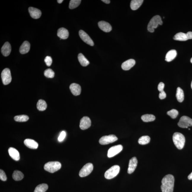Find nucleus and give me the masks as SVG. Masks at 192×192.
Wrapping results in <instances>:
<instances>
[{"mask_svg": "<svg viewBox=\"0 0 192 192\" xmlns=\"http://www.w3.org/2000/svg\"><path fill=\"white\" fill-rule=\"evenodd\" d=\"M174 177L171 174L167 175L161 181V189L162 192H173Z\"/></svg>", "mask_w": 192, "mask_h": 192, "instance_id": "obj_1", "label": "nucleus"}, {"mask_svg": "<svg viewBox=\"0 0 192 192\" xmlns=\"http://www.w3.org/2000/svg\"><path fill=\"white\" fill-rule=\"evenodd\" d=\"M173 140L174 144L179 150L184 148L185 139L183 134L179 132H175L173 134Z\"/></svg>", "mask_w": 192, "mask_h": 192, "instance_id": "obj_2", "label": "nucleus"}, {"mask_svg": "<svg viewBox=\"0 0 192 192\" xmlns=\"http://www.w3.org/2000/svg\"><path fill=\"white\" fill-rule=\"evenodd\" d=\"M163 22L160 16L155 15L152 18L149 23L147 26L148 31L150 33H153L154 29L158 27V25H162Z\"/></svg>", "mask_w": 192, "mask_h": 192, "instance_id": "obj_3", "label": "nucleus"}, {"mask_svg": "<svg viewBox=\"0 0 192 192\" xmlns=\"http://www.w3.org/2000/svg\"><path fill=\"white\" fill-rule=\"evenodd\" d=\"M61 167V164L58 161H50L44 166V169L50 173H54L60 170Z\"/></svg>", "mask_w": 192, "mask_h": 192, "instance_id": "obj_4", "label": "nucleus"}, {"mask_svg": "<svg viewBox=\"0 0 192 192\" xmlns=\"http://www.w3.org/2000/svg\"><path fill=\"white\" fill-rule=\"evenodd\" d=\"M120 170V166L118 165H115L107 170L105 173V177L107 179L114 178L118 174Z\"/></svg>", "mask_w": 192, "mask_h": 192, "instance_id": "obj_5", "label": "nucleus"}, {"mask_svg": "<svg viewBox=\"0 0 192 192\" xmlns=\"http://www.w3.org/2000/svg\"><path fill=\"white\" fill-rule=\"evenodd\" d=\"M1 78L4 85H7L9 84L12 79L10 70L8 68L4 69L1 73Z\"/></svg>", "mask_w": 192, "mask_h": 192, "instance_id": "obj_6", "label": "nucleus"}, {"mask_svg": "<svg viewBox=\"0 0 192 192\" xmlns=\"http://www.w3.org/2000/svg\"><path fill=\"white\" fill-rule=\"evenodd\" d=\"M93 169V166L92 163H87L80 170L79 173V175L81 177L87 176L91 173Z\"/></svg>", "mask_w": 192, "mask_h": 192, "instance_id": "obj_7", "label": "nucleus"}, {"mask_svg": "<svg viewBox=\"0 0 192 192\" xmlns=\"http://www.w3.org/2000/svg\"><path fill=\"white\" fill-rule=\"evenodd\" d=\"M178 125L181 128H188V127L192 126V119L187 116H183L180 118Z\"/></svg>", "mask_w": 192, "mask_h": 192, "instance_id": "obj_8", "label": "nucleus"}, {"mask_svg": "<svg viewBox=\"0 0 192 192\" xmlns=\"http://www.w3.org/2000/svg\"><path fill=\"white\" fill-rule=\"evenodd\" d=\"M118 138L113 134H111L109 136H103L100 138L99 142L101 145H106L109 143L114 142L118 140Z\"/></svg>", "mask_w": 192, "mask_h": 192, "instance_id": "obj_9", "label": "nucleus"}, {"mask_svg": "<svg viewBox=\"0 0 192 192\" xmlns=\"http://www.w3.org/2000/svg\"><path fill=\"white\" fill-rule=\"evenodd\" d=\"M123 150V147L121 145H118L111 147L107 152V157L112 158L120 153Z\"/></svg>", "mask_w": 192, "mask_h": 192, "instance_id": "obj_10", "label": "nucleus"}, {"mask_svg": "<svg viewBox=\"0 0 192 192\" xmlns=\"http://www.w3.org/2000/svg\"><path fill=\"white\" fill-rule=\"evenodd\" d=\"M79 33L80 38L84 42L91 46L94 45V43L92 39L83 30H80Z\"/></svg>", "mask_w": 192, "mask_h": 192, "instance_id": "obj_11", "label": "nucleus"}, {"mask_svg": "<svg viewBox=\"0 0 192 192\" xmlns=\"http://www.w3.org/2000/svg\"><path fill=\"white\" fill-rule=\"evenodd\" d=\"M91 121L90 118L87 116H84L81 119L80 127L81 129L85 130L90 127Z\"/></svg>", "mask_w": 192, "mask_h": 192, "instance_id": "obj_12", "label": "nucleus"}, {"mask_svg": "<svg viewBox=\"0 0 192 192\" xmlns=\"http://www.w3.org/2000/svg\"><path fill=\"white\" fill-rule=\"evenodd\" d=\"M138 161L136 157H134L129 161L128 167L127 172L129 174L133 173L137 166Z\"/></svg>", "mask_w": 192, "mask_h": 192, "instance_id": "obj_13", "label": "nucleus"}, {"mask_svg": "<svg viewBox=\"0 0 192 192\" xmlns=\"http://www.w3.org/2000/svg\"><path fill=\"white\" fill-rule=\"evenodd\" d=\"M98 25L100 29L106 33H109L112 31V27L108 23L105 21H100Z\"/></svg>", "mask_w": 192, "mask_h": 192, "instance_id": "obj_14", "label": "nucleus"}, {"mask_svg": "<svg viewBox=\"0 0 192 192\" xmlns=\"http://www.w3.org/2000/svg\"><path fill=\"white\" fill-rule=\"evenodd\" d=\"M28 12L31 17L34 19L39 18L42 14L41 11L39 9L32 7L28 8Z\"/></svg>", "mask_w": 192, "mask_h": 192, "instance_id": "obj_15", "label": "nucleus"}, {"mask_svg": "<svg viewBox=\"0 0 192 192\" xmlns=\"http://www.w3.org/2000/svg\"><path fill=\"white\" fill-rule=\"evenodd\" d=\"M69 89L71 92L75 96H78L80 94L81 92V88L79 84L72 83L70 85Z\"/></svg>", "mask_w": 192, "mask_h": 192, "instance_id": "obj_16", "label": "nucleus"}, {"mask_svg": "<svg viewBox=\"0 0 192 192\" xmlns=\"http://www.w3.org/2000/svg\"><path fill=\"white\" fill-rule=\"evenodd\" d=\"M135 61L134 59H130L124 62L122 64L121 67L124 70H129L135 65Z\"/></svg>", "mask_w": 192, "mask_h": 192, "instance_id": "obj_17", "label": "nucleus"}, {"mask_svg": "<svg viewBox=\"0 0 192 192\" xmlns=\"http://www.w3.org/2000/svg\"><path fill=\"white\" fill-rule=\"evenodd\" d=\"M11 51V46L9 43L7 42L4 44L1 48V52L4 56H8Z\"/></svg>", "mask_w": 192, "mask_h": 192, "instance_id": "obj_18", "label": "nucleus"}, {"mask_svg": "<svg viewBox=\"0 0 192 192\" xmlns=\"http://www.w3.org/2000/svg\"><path fill=\"white\" fill-rule=\"evenodd\" d=\"M25 145L28 148L32 149H36L38 148L39 145L37 142L33 139H26L24 141Z\"/></svg>", "mask_w": 192, "mask_h": 192, "instance_id": "obj_19", "label": "nucleus"}, {"mask_svg": "<svg viewBox=\"0 0 192 192\" xmlns=\"http://www.w3.org/2000/svg\"><path fill=\"white\" fill-rule=\"evenodd\" d=\"M57 35L60 39H66L69 37V32L66 28H62L58 30Z\"/></svg>", "mask_w": 192, "mask_h": 192, "instance_id": "obj_20", "label": "nucleus"}, {"mask_svg": "<svg viewBox=\"0 0 192 192\" xmlns=\"http://www.w3.org/2000/svg\"><path fill=\"white\" fill-rule=\"evenodd\" d=\"M8 153L10 157L16 161L20 159L19 153L18 150L13 147H10L8 149Z\"/></svg>", "mask_w": 192, "mask_h": 192, "instance_id": "obj_21", "label": "nucleus"}, {"mask_svg": "<svg viewBox=\"0 0 192 192\" xmlns=\"http://www.w3.org/2000/svg\"><path fill=\"white\" fill-rule=\"evenodd\" d=\"M30 48V45L27 41H25L21 45L19 49V51L22 54H25L29 52Z\"/></svg>", "mask_w": 192, "mask_h": 192, "instance_id": "obj_22", "label": "nucleus"}, {"mask_svg": "<svg viewBox=\"0 0 192 192\" xmlns=\"http://www.w3.org/2000/svg\"><path fill=\"white\" fill-rule=\"evenodd\" d=\"M177 55V52L175 50H172L168 51L166 53V60L167 62L171 61L174 59Z\"/></svg>", "mask_w": 192, "mask_h": 192, "instance_id": "obj_23", "label": "nucleus"}, {"mask_svg": "<svg viewBox=\"0 0 192 192\" xmlns=\"http://www.w3.org/2000/svg\"><path fill=\"white\" fill-rule=\"evenodd\" d=\"M143 0H132L131 1L130 7L132 10H137L142 4Z\"/></svg>", "mask_w": 192, "mask_h": 192, "instance_id": "obj_24", "label": "nucleus"}, {"mask_svg": "<svg viewBox=\"0 0 192 192\" xmlns=\"http://www.w3.org/2000/svg\"><path fill=\"white\" fill-rule=\"evenodd\" d=\"M173 39L175 40L179 41H186L188 39L186 34L182 32L177 34L174 37Z\"/></svg>", "mask_w": 192, "mask_h": 192, "instance_id": "obj_25", "label": "nucleus"}, {"mask_svg": "<svg viewBox=\"0 0 192 192\" xmlns=\"http://www.w3.org/2000/svg\"><path fill=\"white\" fill-rule=\"evenodd\" d=\"M78 58L79 62L82 66L86 67L89 64V61L82 53L79 54Z\"/></svg>", "mask_w": 192, "mask_h": 192, "instance_id": "obj_26", "label": "nucleus"}, {"mask_svg": "<svg viewBox=\"0 0 192 192\" xmlns=\"http://www.w3.org/2000/svg\"><path fill=\"white\" fill-rule=\"evenodd\" d=\"M177 101L182 103L184 100V91L180 87L177 88L176 95Z\"/></svg>", "mask_w": 192, "mask_h": 192, "instance_id": "obj_27", "label": "nucleus"}, {"mask_svg": "<svg viewBox=\"0 0 192 192\" xmlns=\"http://www.w3.org/2000/svg\"><path fill=\"white\" fill-rule=\"evenodd\" d=\"M37 107L39 110L44 111L46 110L47 109V104L44 100L42 99L39 100L37 104Z\"/></svg>", "mask_w": 192, "mask_h": 192, "instance_id": "obj_28", "label": "nucleus"}, {"mask_svg": "<svg viewBox=\"0 0 192 192\" xmlns=\"http://www.w3.org/2000/svg\"><path fill=\"white\" fill-rule=\"evenodd\" d=\"M12 178L15 181H20L24 178V175L20 171L15 170L12 175Z\"/></svg>", "mask_w": 192, "mask_h": 192, "instance_id": "obj_29", "label": "nucleus"}, {"mask_svg": "<svg viewBox=\"0 0 192 192\" xmlns=\"http://www.w3.org/2000/svg\"><path fill=\"white\" fill-rule=\"evenodd\" d=\"M141 119L143 122H150L153 121L155 119V116L152 114H146L141 117Z\"/></svg>", "mask_w": 192, "mask_h": 192, "instance_id": "obj_30", "label": "nucleus"}, {"mask_svg": "<svg viewBox=\"0 0 192 192\" xmlns=\"http://www.w3.org/2000/svg\"><path fill=\"white\" fill-rule=\"evenodd\" d=\"M48 189L47 184H42L39 185L35 188L34 192H45Z\"/></svg>", "mask_w": 192, "mask_h": 192, "instance_id": "obj_31", "label": "nucleus"}, {"mask_svg": "<svg viewBox=\"0 0 192 192\" xmlns=\"http://www.w3.org/2000/svg\"><path fill=\"white\" fill-rule=\"evenodd\" d=\"M150 138L148 136H142L138 140V143L141 145H145L148 144L150 141Z\"/></svg>", "mask_w": 192, "mask_h": 192, "instance_id": "obj_32", "label": "nucleus"}, {"mask_svg": "<svg viewBox=\"0 0 192 192\" xmlns=\"http://www.w3.org/2000/svg\"><path fill=\"white\" fill-rule=\"evenodd\" d=\"M14 119L16 121L24 122L28 121L29 117L26 115H20L16 116L14 118Z\"/></svg>", "mask_w": 192, "mask_h": 192, "instance_id": "obj_33", "label": "nucleus"}, {"mask_svg": "<svg viewBox=\"0 0 192 192\" xmlns=\"http://www.w3.org/2000/svg\"><path fill=\"white\" fill-rule=\"evenodd\" d=\"M81 2L80 0H71L69 2V9H74L77 8L80 5Z\"/></svg>", "mask_w": 192, "mask_h": 192, "instance_id": "obj_34", "label": "nucleus"}, {"mask_svg": "<svg viewBox=\"0 0 192 192\" xmlns=\"http://www.w3.org/2000/svg\"><path fill=\"white\" fill-rule=\"evenodd\" d=\"M44 74L48 78H53L55 76V73L53 70L51 69H48L45 71Z\"/></svg>", "mask_w": 192, "mask_h": 192, "instance_id": "obj_35", "label": "nucleus"}, {"mask_svg": "<svg viewBox=\"0 0 192 192\" xmlns=\"http://www.w3.org/2000/svg\"><path fill=\"white\" fill-rule=\"evenodd\" d=\"M167 114L168 115H169L172 118H173V119H174V118H176L177 115H178L179 112L177 110L173 109H172V110H170V111H168V112H167Z\"/></svg>", "mask_w": 192, "mask_h": 192, "instance_id": "obj_36", "label": "nucleus"}, {"mask_svg": "<svg viewBox=\"0 0 192 192\" xmlns=\"http://www.w3.org/2000/svg\"><path fill=\"white\" fill-rule=\"evenodd\" d=\"M45 62L46 63L47 66H51L53 62V60L51 57L47 56L45 59Z\"/></svg>", "mask_w": 192, "mask_h": 192, "instance_id": "obj_37", "label": "nucleus"}, {"mask_svg": "<svg viewBox=\"0 0 192 192\" xmlns=\"http://www.w3.org/2000/svg\"><path fill=\"white\" fill-rule=\"evenodd\" d=\"M66 136V132L65 131H62L60 135L58 137V141L60 142H61L63 141L65 139Z\"/></svg>", "mask_w": 192, "mask_h": 192, "instance_id": "obj_38", "label": "nucleus"}, {"mask_svg": "<svg viewBox=\"0 0 192 192\" xmlns=\"http://www.w3.org/2000/svg\"><path fill=\"white\" fill-rule=\"evenodd\" d=\"M0 179L1 180L5 181L7 180V177L5 172L2 170H0Z\"/></svg>", "mask_w": 192, "mask_h": 192, "instance_id": "obj_39", "label": "nucleus"}, {"mask_svg": "<svg viewBox=\"0 0 192 192\" xmlns=\"http://www.w3.org/2000/svg\"><path fill=\"white\" fill-rule=\"evenodd\" d=\"M164 84L163 83V82H160V83L158 84V90L160 92L164 91Z\"/></svg>", "mask_w": 192, "mask_h": 192, "instance_id": "obj_40", "label": "nucleus"}, {"mask_svg": "<svg viewBox=\"0 0 192 192\" xmlns=\"http://www.w3.org/2000/svg\"><path fill=\"white\" fill-rule=\"evenodd\" d=\"M166 97V94L164 91L161 92L159 94V98L161 99H164Z\"/></svg>", "mask_w": 192, "mask_h": 192, "instance_id": "obj_41", "label": "nucleus"}, {"mask_svg": "<svg viewBox=\"0 0 192 192\" xmlns=\"http://www.w3.org/2000/svg\"><path fill=\"white\" fill-rule=\"evenodd\" d=\"M188 39H192V32L189 31L186 33Z\"/></svg>", "mask_w": 192, "mask_h": 192, "instance_id": "obj_42", "label": "nucleus"}, {"mask_svg": "<svg viewBox=\"0 0 192 192\" xmlns=\"http://www.w3.org/2000/svg\"><path fill=\"white\" fill-rule=\"evenodd\" d=\"M102 1L104 2V3L109 4L110 3V1L109 0H102Z\"/></svg>", "mask_w": 192, "mask_h": 192, "instance_id": "obj_43", "label": "nucleus"}, {"mask_svg": "<svg viewBox=\"0 0 192 192\" xmlns=\"http://www.w3.org/2000/svg\"><path fill=\"white\" fill-rule=\"evenodd\" d=\"M188 178L190 180H192V172L191 174H190L188 176Z\"/></svg>", "mask_w": 192, "mask_h": 192, "instance_id": "obj_44", "label": "nucleus"}, {"mask_svg": "<svg viewBox=\"0 0 192 192\" xmlns=\"http://www.w3.org/2000/svg\"><path fill=\"white\" fill-rule=\"evenodd\" d=\"M57 2H58L59 4H61V3L63 1H64L63 0H58V1H57Z\"/></svg>", "mask_w": 192, "mask_h": 192, "instance_id": "obj_45", "label": "nucleus"}, {"mask_svg": "<svg viewBox=\"0 0 192 192\" xmlns=\"http://www.w3.org/2000/svg\"><path fill=\"white\" fill-rule=\"evenodd\" d=\"M191 63L192 64V58L191 59Z\"/></svg>", "mask_w": 192, "mask_h": 192, "instance_id": "obj_46", "label": "nucleus"}, {"mask_svg": "<svg viewBox=\"0 0 192 192\" xmlns=\"http://www.w3.org/2000/svg\"><path fill=\"white\" fill-rule=\"evenodd\" d=\"M191 88L192 89V81L191 83Z\"/></svg>", "mask_w": 192, "mask_h": 192, "instance_id": "obj_47", "label": "nucleus"}]
</instances>
